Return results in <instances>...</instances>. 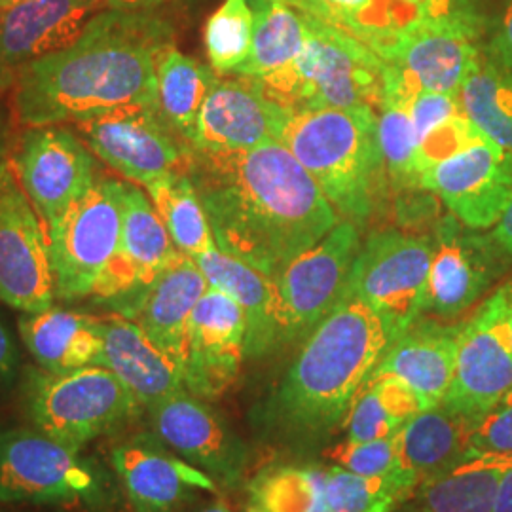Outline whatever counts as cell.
I'll list each match as a JSON object with an SVG mask.
<instances>
[{
  "mask_svg": "<svg viewBox=\"0 0 512 512\" xmlns=\"http://www.w3.org/2000/svg\"><path fill=\"white\" fill-rule=\"evenodd\" d=\"M509 329H511L512 340V281H509Z\"/></svg>",
  "mask_w": 512,
  "mask_h": 512,
  "instance_id": "obj_52",
  "label": "cell"
},
{
  "mask_svg": "<svg viewBox=\"0 0 512 512\" xmlns=\"http://www.w3.org/2000/svg\"><path fill=\"white\" fill-rule=\"evenodd\" d=\"M484 139L488 137L463 112L444 120L440 126L431 129L418 145V175L467 148L475 147Z\"/></svg>",
  "mask_w": 512,
  "mask_h": 512,
  "instance_id": "obj_41",
  "label": "cell"
},
{
  "mask_svg": "<svg viewBox=\"0 0 512 512\" xmlns=\"http://www.w3.org/2000/svg\"><path fill=\"white\" fill-rule=\"evenodd\" d=\"M74 128L93 156L129 183L148 188L190 171L194 147L171 128L160 109L112 110Z\"/></svg>",
  "mask_w": 512,
  "mask_h": 512,
  "instance_id": "obj_12",
  "label": "cell"
},
{
  "mask_svg": "<svg viewBox=\"0 0 512 512\" xmlns=\"http://www.w3.org/2000/svg\"><path fill=\"white\" fill-rule=\"evenodd\" d=\"M431 260L433 239L376 230L361 245L346 293L376 311L395 340L427 311Z\"/></svg>",
  "mask_w": 512,
  "mask_h": 512,
  "instance_id": "obj_8",
  "label": "cell"
},
{
  "mask_svg": "<svg viewBox=\"0 0 512 512\" xmlns=\"http://www.w3.org/2000/svg\"><path fill=\"white\" fill-rule=\"evenodd\" d=\"M18 368V349L4 323L0 321V385L8 384Z\"/></svg>",
  "mask_w": 512,
  "mask_h": 512,
  "instance_id": "obj_46",
  "label": "cell"
},
{
  "mask_svg": "<svg viewBox=\"0 0 512 512\" xmlns=\"http://www.w3.org/2000/svg\"><path fill=\"white\" fill-rule=\"evenodd\" d=\"M122 183L97 177L92 188L48 228L55 298H88L118 251L122 236Z\"/></svg>",
  "mask_w": 512,
  "mask_h": 512,
  "instance_id": "obj_9",
  "label": "cell"
},
{
  "mask_svg": "<svg viewBox=\"0 0 512 512\" xmlns=\"http://www.w3.org/2000/svg\"><path fill=\"white\" fill-rule=\"evenodd\" d=\"M512 389V340L509 281L484 298L461 321L458 357L442 403L478 421Z\"/></svg>",
  "mask_w": 512,
  "mask_h": 512,
  "instance_id": "obj_13",
  "label": "cell"
},
{
  "mask_svg": "<svg viewBox=\"0 0 512 512\" xmlns=\"http://www.w3.org/2000/svg\"><path fill=\"white\" fill-rule=\"evenodd\" d=\"M222 253L277 279L340 222L281 141L241 152L194 148L188 171Z\"/></svg>",
  "mask_w": 512,
  "mask_h": 512,
  "instance_id": "obj_1",
  "label": "cell"
},
{
  "mask_svg": "<svg viewBox=\"0 0 512 512\" xmlns=\"http://www.w3.org/2000/svg\"><path fill=\"white\" fill-rule=\"evenodd\" d=\"M110 463L133 512H181L203 492H217L211 476L169 452L150 433L120 440Z\"/></svg>",
  "mask_w": 512,
  "mask_h": 512,
  "instance_id": "obj_20",
  "label": "cell"
},
{
  "mask_svg": "<svg viewBox=\"0 0 512 512\" xmlns=\"http://www.w3.org/2000/svg\"><path fill=\"white\" fill-rule=\"evenodd\" d=\"M509 264L511 258L492 234H480L448 215L440 220L433 239L427 311L442 321L458 319L488 296Z\"/></svg>",
  "mask_w": 512,
  "mask_h": 512,
  "instance_id": "obj_16",
  "label": "cell"
},
{
  "mask_svg": "<svg viewBox=\"0 0 512 512\" xmlns=\"http://www.w3.org/2000/svg\"><path fill=\"white\" fill-rule=\"evenodd\" d=\"M476 421L446 403L423 408L399 431L397 475L416 490L429 476L471 458Z\"/></svg>",
  "mask_w": 512,
  "mask_h": 512,
  "instance_id": "obj_28",
  "label": "cell"
},
{
  "mask_svg": "<svg viewBox=\"0 0 512 512\" xmlns=\"http://www.w3.org/2000/svg\"><path fill=\"white\" fill-rule=\"evenodd\" d=\"M251 54L234 76L266 78L289 69L306 40L304 16L287 0H255Z\"/></svg>",
  "mask_w": 512,
  "mask_h": 512,
  "instance_id": "obj_33",
  "label": "cell"
},
{
  "mask_svg": "<svg viewBox=\"0 0 512 512\" xmlns=\"http://www.w3.org/2000/svg\"><path fill=\"white\" fill-rule=\"evenodd\" d=\"M406 110L410 114L418 141H421L431 129L440 126L444 120L463 112L459 95L425 92V90H421L412 97Z\"/></svg>",
  "mask_w": 512,
  "mask_h": 512,
  "instance_id": "obj_43",
  "label": "cell"
},
{
  "mask_svg": "<svg viewBox=\"0 0 512 512\" xmlns=\"http://www.w3.org/2000/svg\"><path fill=\"white\" fill-rule=\"evenodd\" d=\"M209 287L228 294L247 317V357H260L279 348L275 325L274 279L258 272L236 256L222 253L219 247L194 258Z\"/></svg>",
  "mask_w": 512,
  "mask_h": 512,
  "instance_id": "obj_30",
  "label": "cell"
},
{
  "mask_svg": "<svg viewBox=\"0 0 512 512\" xmlns=\"http://www.w3.org/2000/svg\"><path fill=\"white\" fill-rule=\"evenodd\" d=\"M281 143L340 217L359 228L376 213L389 181L376 110L365 105L296 110L283 128Z\"/></svg>",
  "mask_w": 512,
  "mask_h": 512,
  "instance_id": "obj_4",
  "label": "cell"
},
{
  "mask_svg": "<svg viewBox=\"0 0 512 512\" xmlns=\"http://www.w3.org/2000/svg\"><path fill=\"white\" fill-rule=\"evenodd\" d=\"M463 114L490 141L512 152V71L486 46L459 92Z\"/></svg>",
  "mask_w": 512,
  "mask_h": 512,
  "instance_id": "obj_35",
  "label": "cell"
},
{
  "mask_svg": "<svg viewBox=\"0 0 512 512\" xmlns=\"http://www.w3.org/2000/svg\"><path fill=\"white\" fill-rule=\"evenodd\" d=\"M179 253L152 200L139 186L122 183L120 245L92 296L120 304L148 287Z\"/></svg>",
  "mask_w": 512,
  "mask_h": 512,
  "instance_id": "obj_24",
  "label": "cell"
},
{
  "mask_svg": "<svg viewBox=\"0 0 512 512\" xmlns=\"http://www.w3.org/2000/svg\"><path fill=\"white\" fill-rule=\"evenodd\" d=\"M420 10L423 18L456 19L486 25V18L476 0H408Z\"/></svg>",
  "mask_w": 512,
  "mask_h": 512,
  "instance_id": "obj_44",
  "label": "cell"
},
{
  "mask_svg": "<svg viewBox=\"0 0 512 512\" xmlns=\"http://www.w3.org/2000/svg\"><path fill=\"white\" fill-rule=\"evenodd\" d=\"M105 0H23L0 10V88L10 86L21 67L71 46Z\"/></svg>",
  "mask_w": 512,
  "mask_h": 512,
  "instance_id": "obj_23",
  "label": "cell"
},
{
  "mask_svg": "<svg viewBox=\"0 0 512 512\" xmlns=\"http://www.w3.org/2000/svg\"><path fill=\"white\" fill-rule=\"evenodd\" d=\"M219 76L196 59L181 54L173 42L158 59V99L171 128L192 145L203 101Z\"/></svg>",
  "mask_w": 512,
  "mask_h": 512,
  "instance_id": "obj_36",
  "label": "cell"
},
{
  "mask_svg": "<svg viewBox=\"0 0 512 512\" xmlns=\"http://www.w3.org/2000/svg\"><path fill=\"white\" fill-rule=\"evenodd\" d=\"M507 456H471L429 476L395 512H494Z\"/></svg>",
  "mask_w": 512,
  "mask_h": 512,
  "instance_id": "obj_31",
  "label": "cell"
},
{
  "mask_svg": "<svg viewBox=\"0 0 512 512\" xmlns=\"http://www.w3.org/2000/svg\"><path fill=\"white\" fill-rule=\"evenodd\" d=\"M492 238L497 241V245L505 251V255L509 256L512 262V202L501 215V219L497 220L492 230Z\"/></svg>",
  "mask_w": 512,
  "mask_h": 512,
  "instance_id": "obj_48",
  "label": "cell"
},
{
  "mask_svg": "<svg viewBox=\"0 0 512 512\" xmlns=\"http://www.w3.org/2000/svg\"><path fill=\"white\" fill-rule=\"evenodd\" d=\"M105 476L80 452L38 429L0 431V503L95 507Z\"/></svg>",
  "mask_w": 512,
  "mask_h": 512,
  "instance_id": "obj_7",
  "label": "cell"
},
{
  "mask_svg": "<svg viewBox=\"0 0 512 512\" xmlns=\"http://www.w3.org/2000/svg\"><path fill=\"white\" fill-rule=\"evenodd\" d=\"M334 465L353 475L378 478L397 475L399 433L376 440L344 439L327 452Z\"/></svg>",
  "mask_w": 512,
  "mask_h": 512,
  "instance_id": "obj_40",
  "label": "cell"
},
{
  "mask_svg": "<svg viewBox=\"0 0 512 512\" xmlns=\"http://www.w3.org/2000/svg\"><path fill=\"white\" fill-rule=\"evenodd\" d=\"M486 50L503 67L512 71V0H503L490 40L486 42Z\"/></svg>",
  "mask_w": 512,
  "mask_h": 512,
  "instance_id": "obj_45",
  "label": "cell"
},
{
  "mask_svg": "<svg viewBox=\"0 0 512 512\" xmlns=\"http://www.w3.org/2000/svg\"><path fill=\"white\" fill-rule=\"evenodd\" d=\"M484 35L486 25L421 16L376 55L418 90L459 95L486 46Z\"/></svg>",
  "mask_w": 512,
  "mask_h": 512,
  "instance_id": "obj_17",
  "label": "cell"
},
{
  "mask_svg": "<svg viewBox=\"0 0 512 512\" xmlns=\"http://www.w3.org/2000/svg\"><path fill=\"white\" fill-rule=\"evenodd\" d=\"M18 2H23V0H0V10H2V8H8V6H14V4H18Z\"/></svg>",
  "mask_w": 512,
  "mask_h": 512,
  "instance_id": "obj_53",
  "label": "cell"
},
{
  "mask_svg": "<svg viewBox=\"0 0 512 512\" xmlns=\"http://www.w3.org/2000/svg\"><path fill=\"white\" fill-rule=\"evenodd\" d=\"M8 147H10V128H8V116L4 112V107L0 105V164L6 162L8 158Z\"/></svg>",
  "mask_w": 512,
  "mask_h": 512,
  "instance_id": "obj_50",
  "label": "cell"
},
{
  "mask_svg": "<svg viewBox=\"0 0 512 512\" xmlns=\"http://www.w3.org/2000/svg\"><path fill=\"white\" fill-rule=\"evenodd\" d=\"M247 317L238 302L209 287L190 315L184 353V389L202 401L222 397L247 357Z\"/></svg>",
  "mask_w": 512,
  "mask_h": 512,
  "instance_id": "obj_19",
  "label": "cell"
},
{
  "mask_svg": "<svg viewBox=\"0 0 512 512\" xmlns=\"http://www.w3.org/2000/svg\"><path fill=\"white\" fill-rule=\"evenodd\" d=\"M293 8L359 38L378 54L421 18L408 0H287Z\"/></svg>",
  "mask_w": 512,
  "mask_h": 512,
  "instance_id": "obj_32",
  "label": "cell"
},
{
  "mask_svg": "<svg viewBox=\"0 0 512 512\" xmlns=\"http://www.w3.org/2000/svg\"><path fill=\"white\" fill-rule=\"evenodd\" d=\"M425 404L395 376H370L342 420L348 440H376L397 435Z\"/></svg>",
  "mask_w": 512,
  "mask_h": 512,
  "instance_id": "obj_34",
  "label": "cell"
},
{
  "mask_svg": "<svg viewBox=\"0 0 512 512\" xmlns=\"http://www.w3.org/2000/svg\"><path fill=\"white\" fill-rule=\"evenodd\" d=\"M0 512H2V511H0Z\"/></svg>",
  "mask_w": 512,
  "mask_h": 512,
  "instance_id": "obj_54",
  "label": "cell"
},
{
  "mask_svg": "<svg viewBox=\"0 0 512 512\" xmlns=\"http://www.w3.org/2000/svg\"><path fill=\"white\" fill-rule=\"evenodd\" d=\"M19 334L38 365L52 374L99 366L103 336L99 317L78 311L50 310L19 317Z\"/></svg>",
  "mask_w": 512,
  "mask_h": 512,
  "instance_id": "obj_29",
  "label": "cell"
},
{
  "mask_svg": "<svg viewBox=\"0 0 512 512\" xmlns=\"http://www.w3.org/2000/svg\"><path fill=\"white\" fill-rule=\"evenodd\" d=\"M249 512H395L410 494L397 476L317 465H275L249 482Z\"/></svg>",
  "mask_w": 512,
  "mask_h": 512,
  "instance_id": "obj_10",
  "label": "cell"
},
{
  "mask_svg": "<svg viewBox=\"0 0 512 512\" xmlns=\"http://www.w3.org/2000/svg\"><path fill=\"white\" fill-rule=\"evenodd\" d=\"M171 42L165 21L150 12L97 14L71 46L16 73L12 86L19 124L63 126L112 110L160 109L158 59Z\"/></svg>",
  "mask_w": 512,
  "mask_h": 512,
  "instance_id": "obj_2",
  "label": "cell"
},
{
  "mask_svg": "<svg viewBox=\"0 0 512 512\" xmlns=\"http://www.w3.org/2000/svg\"><path fill=\"white\" fill-rule=\"evenodd\" d=\"M253 10L247 0H226L205 23V50L211 69L219 74H234L251 54Z\"/></svg>",
  "mask_w": 512,
  "mask_h": 512,
  "instance_id": "obj_38",
  "label": "cell"
},
{
  "mask_svg": "<svg viewBox=\"0 0 512 512\" xmlns=\"http://www.w3.org/2000/svg\"><path fill=\"white\" fill-rule=\"evenodd\" d=\"M177 251L198 258L217 247L213 230L190 175H177L147 188Z\"/></svg>",
  "mask_w": 512,
  "mask_h": 512,
  "instance_id": "obj_37",
  "label": "cell"
},
{
  "mask_svg": "<svg viewBox=\"0 0 512 512\" xmlns=\"http://www.w3.org/2000/svg\"><path fill=\"white\" fill-rule=\"evenodd\" d=\"M54 298L48 236L6 160L0 164V302L37 313L50 310Z\"/></svg>",
  "mask_w": 512,
  "mask_h": 512,
  "instance_id": "obj_14",
  "label": "cell"
},
{
  "mask_svg": "<svg viewBox=\"0 0 512 512\" xmlns=\"http://www.w3.org/2000/svg\"><path fill=\"white\" fill-rule=\"evenodd\" d=\"M459 323L420 317L399 334L370 376H395L410 385L425 408L444 401L456 368Z\"/></svg>",
  "mask_w": 512,
  "mask_h": 512,
  "instance_id": "obj_26",
  "label": "cell"
},
{
  "mask_svg": "<svg viewBox=\"0 0 512 512\" xmlns=\"http://www.w3.org/2000/svg\"><path fill=\"white\" fill-rule=\"evenodd\" d=\"M21 188L46 226H54L97 181L92 150L61 126L29 128L12 154Z\"/></svg>",
  "mask_w": 512,
  "mask_h": 512,
  "instance_id": "obj_15",
  "label": "cell"
},
{
  "mask_svg": "<svg viewBox=\"0 0 512 512\" xmlns=\"http://www.w3.org/2000/svg\"><path fill=\"white\" fill-rule=\"evenodd\" d=\"M300 14L308 33L293 65L281 73L255 78L266 95L291 114L296 110L363 105L382 110L384 61L359 38L304 12Z\"/></svg>",
  "mask_w": 512,
  "mask_h": 512,
  "instance_id": "obj_5",
  "label": "cell"
},
{
  "mask_svg": "<svg viewBox=\"0 0 512 512\" xmlns=\"http://www.w3.org/2000/svg\"><path fill=\"white\" fill-rule=\"evenodd\" d=\"M361 245L359 228L338 222L274 279L279 346L306 338L342 300Z\"/></svg>",
  "mask_w": 512,
  "mask_h": 512,
  "instance_id": "obj_11",
  "label": "cell"
},
{
  "mask_svg": "<svg viewBox=\"0 0 512 512\" xmlns=\"http://www.w3.org/2000/svg\"><path fill=\"white\" fill-rule=\"evenodd\" d=\"M494 512H512V456H507L505 469L499 478Z\"/></svg>",
  "mask_w": 512,
  "mask_h": 512,
  "instance_id": "obj_47",
  "label": "cell"
},
{
  "mask_svg": "<svg viewBox=\"0 0 512 512\" xmlns=\"http://www.w3.org/2000/svg\"><path fill=\"white\" fill-rule=\"evenodd\" d=\"M105 2L109 10L129 12V14H147L169 0H105Z\"/></svg>",
  "mask_w": 512,
  "mask_h": 512,
  "instance_id": "obj_49",
  "label": "cell"
},
{
  "mask_svg": "<svg viewBox=\"0 0 512 512\" xmlns=\"http://www.w3.org/2000/svg\"><path fill=\"white\" fill-rule=\"evenodd\" d=\"M103 353L99 366L112 370L148 408L186 391L183 370L158 348L147 332L122 313L99 317Z\"/></svg>",
  "mask_w": 512,
  "mask_h": 512,
  "instance_id": "obj_27",
  "label": "cell"
},
{
  "mask_svg": "<svg viewBox=\"0 0 512 512\" xmlns=\"http://www.w3.org/2000/svg\"><path fill=\"white\" fill-rule=\"evenodd\" d=\"M209 283L192 256L179 253L143 291L118 304L183 370L190 315Z\"/></svg>",
  "mask_w": 512,
  "mask_h": 512,
  "instance_id": "obj_25",
  "label": "cell"
},
{
  "mask_svg": "<svg viewBox=\"0 0 512 512\" xmlns=\"http://www.w3.org/2000/svg\"><path fill=\"white\" fill-rule=\"evenodd\" d=\"M154 435L217 484H236L247 463L243 442L207 401L179 391L147 408Z\"/></svg>",
  "mask_w": 512,
  "mask_h": 512,
  "instance_id": "obj_21",
  "label": "cell"
},
{
  "mask_svg": "<svg viewBox=\"0 0 512 512\" xmlns=\"http://www.w3.org/2000/svg\"><path fill=\"white\" fill-rule=\"evenodd\" d=\"M378 133L384 154L387 179L393 186L420 188L418 175V135L412 126L410 114L404 107L385 105L380 110Z\"/></svg>",
  "mask_w": 512,
  "mask_h": 512,
  "instance_id": "obj_39",
  "label": "cell"
},
{
  "mask_svg": "<svg viewBox=\"0 0 512 512\" xmlns=\"http://www.w3.org/2000/svg\"><path fill=\"white\" fill-rule=\"evenodd\" d=\"M393 342L384 319L346 293L304 338L289 370L266 404L279 437L321 439L342 423L351 401Z\"/></svg>",
  "mask_w": 512,
  "mask_h": 512,
  "instance_id": "obj_3",
  "label": "cell"
},
{
  "mask_svg": "<svg viewBox=\"0 0 512 512\" xmlns=\"http://www.w3.org/2000/svg\"><path fill=\"white\" fill-rule=\"evenodd\" d=\"M25 406L35 429L74 452L124 427L145 408L105 366H86L69 374L33 372Z\"/></svg>",
  "mask_w": 512,
  "mask_h": 512,
  "instance_id": "obj_6",
  "label": "cell"
},
{
  "mask_svg": "<svg viewBox=\"0 0 512 512\" xmlns=\"http://www.w3.org/2000/svg\"><path fill=\"white\" fill-rule=\"evenodd\" d=\"M420 188L435 194L461 224L494 228L512 202V152L484 139L423 171Z\"/></svg>",
  "mask_w": 512,
  "mask_h": 512,
  "instance_id": "obj_18",
  "label": "cell"
},
{
  "mask_svg": "<svg viewBox=\"0 0 512 512\" xmlns=\"http://www.w3.org/2000/svg\"><path fill=\"white\" fill-rule=\"evenodd\" d=\"M196 512H232L224 503H211V505H207V507H202V509H198Z\"/></svg>",
  "mask_w": 512,
  "mask_h": 512,
  "instance_id": "obj_51",
  "label": "cell"
},
{
  "mask_svg": "<svg viewBox=\"0 0 512 512\" xmlns=\"http://www.w3.org/2000/svg\"><path fill=\"white\" fill-rule=\"evenodd\" d=\"M471 456H512V389L476 421Z\"/></svg>",
  "mask_w": 512,
  "mask_h": 512,
  "instance_id": "obj_42",
  "label": "cell"
},
{
  "mask_svg": "<svg viewBox=\"0 0 512 512\" xmlns=\"http://www.w3.org/2000/svg\"><path fill=\"white\" fill-rule=\"evenodd\" d=\"M291 112L272 101L255 78H217L203 101L192 147L241 152L281 141Z\"/></svg>",
  "mask_w": 512,
  "mask_h": 512,
  "instance_id": "obj_22",
  "label": "cell"
}]
</instances>
